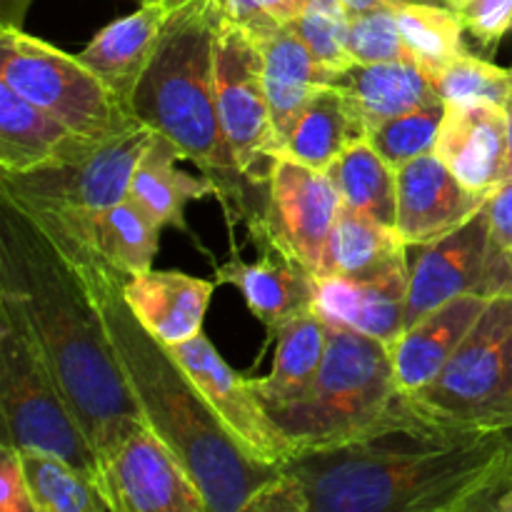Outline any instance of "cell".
<instances>
[{
  "instance_id": "6da1fadb",
  "label": "cell",
  "mask_w": 512,
  "mask_h": 512,
  "mask_svg": "<svg viewBox=\"0 0 512 512\" xmlns=\"http://www.w3.org/2000/svg\"><path fill=\"white\" fill-rule=\"evenodd\" d=\"M510 485L508 430L435 423L403 393L368 438L280 465L245 512L495 510Z\"/></svg>"
},
{
  "instance_id": "7a4b0ae2",
  "label": "cell",
  "mask_w": 512,
  "mask_h": 512,
  "mask_svg": "<svg viewBox=\"0 0 512 512\" xmlns=\"http://www.w3.org/2000/svg\"><path fill=\"white\" fill-rule=\"evenodd\" d=\"M0 290L23 308L103 465L148 420L80 273L38 223L5 195H0Z\"/></svg>"
},
{
  "instance_id": "3957f363",
  "label": "cell",
  "mask_w": 512,
  "mask_h": 512,
  "mask_svg": "<svg viewBox=\"0 0 512 512\" xmlns=\"http://www.w3.org/2000/svg\"><path fill=\"white\" fill-rule=\"evenodd\" d=\"M30 218L80 273L103 315L110 343L145 420L195 480L208 512L248 510L250 500L278 475V468L243 453L173 350L135 318L123 295L128 275L113 268L83 235L35 215Z\"/></svg>"
},
{
  "instance_id": "277c9868",
  "label": "cell",
  "mask_w": 512,
  "mask_h": 512,
  "mask_svg": "<svg viewBox=\"0 0 512 512\" xmlns=\"http://www.w3.org/2000/svg\"><path fill=\"white\" fill-rule=\"evenodd\" d=\"M220 18V0L175 5L130 110L138 123L173 140L180 155L213 180L230 223H235L248 220L243 188L248 178L235 163L215 103V30Z\"/></svg>"
},
{
  "instance_id": "5b68a950",
  "label": "cell",
  "mask_w": 512,
  "mask_h": 512,
  "mask_svg": "<svg viewBox=\"0 0 512 512\" xmlns=\"http://www.w3.org/2000/svg\"><path fill=\"white\" fill-rule=\"evenodd\" d=\"M400 395L393 350L358 330L330 325L328 350L313 385L293 403L265 410L303 455L368 438Z\"/></svg>"
},
{
  "instance_id": "8992f818",
  "label": "cell",
  "mask_w": 512,
  "mask_h": 512,
  "mask_svg": "<svg viewBox=\"0 0 512 512\" xmlns=\"http://www.w3.org/2000/svg\"><path fill=\"white\" fill-rule=\"evenodd\" d=\"M0 420V443L58 455L100 488L98 453L60 390L23 308L5 290H0Z\"/></svg>"
},
{
  "instance_id": "52a82bcc",
  "label": "cell",
  "mask_w": 512,
  "mask_h": 512,
  "mask_svg": "<svg viewBox=\"0 0 512 512\" xmlns=\"http://www.w3.org/2000/svg\"><path fill=\"white\" fill-rule=\"evenodd\" d=\"M410 403L460 430H512V293L490 298L438 378Z\"/></svg>"
},
{
  "instance_id": "ba28073f",
  "label": "cell",
  "mask_w": 512,
  "mask_h": 512,
  "mask_svg": "<svg viewBox=\"0 0 512 512\" xmlns=\"http://www.w3.org/2000/svg\"><path fill=\"white\" fill-rule=\"evenodd\" d=\"M153 138V128L135 123L68 160L40 165L30 173L0 175V195L38 218L85 230L95 215L128 198L135 165Z\"/></svg>"
},
{
  "instance_id": "9c48e42d",
  "label": "cell",
  "mask_w": 512,
  "mask_h": 512,
  "mask_svg": "<svg viewBox=\"0 0 512 512\" xmlns=\"http://www.w3.org/2000/svg\"><path fill=\"white\" fill-rule=\"evenodd\" d=\"M0 80L80 138H113L138 123L80 55L33 38L20 25L3 23L0 30Z\"/></svg>"
},
{
  "instance_id": "30bf717a",
  "label": "cell",
  "mask_w": 512,
  "mask_h": 512,
  "mask_svg": "<svg viewBox=\"0 0 512 512\" xmlns=\"http://www.w3.org/2000/svg\"><path fill=\"white\" fill-rule=\"evenodd\" d=\"M408 278L405 330L458 295L512 293V255L493 238L488 203L460 228L433 243L415 245Z\"/></svg>"
},
{
  "instance_id": "8fae6325",
  "label": "cell",
  "mask_w": 512,
  "mask_h": 512,
  "mask_svg": "<svg viewBox=\"0 0 512 512\" xmlns=\"http://www.w3.org/2000/svg\"><path fill=\"white\" fill-rule=\"evenodd\" d=\"M215 103L240 173L260 185L278 155L263 83V55L255 38L225 13L215 30Z\"/></svg>"
},
{
  "instance_id": "7c38bea8",
  "label": "cell",
  "mask_w": 512,
  "mask_h": 512,
  "mask_svg": "<svg viewBox=\"0 0 512 512\" xmlns=\"http://www.w3.org/2000/svg\"><path fill=\"white\" fill-rule=\"evenodd\" d=\"M263 183L265 210L248 220L250 233L258 245L275 248L315 275L340 213L333 180L325 170L278 153Z\"/></svg>"
},
{
  "instance_id": "4fadbf2b",
  "label": "cell",
  "mask_w": 512,
  "mask_h": 512,
  "mask_svg": "<svg viewBox=\"0 0 512 512\" xmlns=\"http://www.w3.org/2000/svg\"><path fill=\"white\" fill-rule=\"evenodd\" d=\"M170 350L248 458L280 468L298 455L288 435L275 425L255 390L250 388V380L240 378V373L220 358L203 333L185 343L170 345Z\"/></svg>"
},
{
  "instance_id": "5bb4252c",
  "label": "cell",
  "mask_w": 512,
  "mask_h": 512,
  "mask_svg": "<svg viewBox=\"0 0 512 512\" xmlns=\"http://www.w3.org/2000/svg\"><path fill=\"white\" fill-rule=\"evenodd\" d=\"M100 470L113 512H208L195 480L150 425L130 435Z\"/></svg>"
},
{
  "instance_id": "9a60e30c",
  "label": "cell",
  "mask_w": 512,
  "mask_h": 512,
  "mask_svg": "<svg viewBox=\"0 0 512 512\" xmlns=\"http://www.w3.org/2000/svg\"><path fill=\"white\" fill-rule=\"evenodd\" d=\"M488 193L465 188L435 153L420 155L398 170V230L408 248L445 238L473 218Z\"/></svg>"
},
{
  "instance_id": "2e32d148",
  "label": "cell",
  "mask_w": 512,
  "mask_h": 512,
  "mask_svg": "<svg viewBox=\"0 0 512 512\" xmlns=\"http://www.w3.org/2000/svg\"><path fill=\"white\" fill-rule=\"evenodd\" d=\"M433 153L475 193H493L508 170V115L490 100L445 103Z\"/></svg>"
},
{
  "instance_id": "e0dca14e",
  "label": "cell",
  "mask_w": 512,
  "mask_h": 512,
  "mask_svg": "<svg viewBox=\"0 0 512 512\" xmlns=\"http://www.w3.org/2000/svg\"><path fill=\"white\" fill-rule=\"evenodd\" d=\"M410 265L370 280L318 278L315 310L328 325L358 330L390 350L405 333Z\"/></svg>"
},
{
  "instance_id": "ac0fdd59",
  "label": "cell",
  "mask_w": 512,
  "mask_h": 512,
  "mask_svg": "<svg viewBox=\"0 0 512 512\" xmlns=\"http://www.w3.org/2000/svg\"><path fill=\"white\" fill-rule=\"evenodd\" d=\"M175 5H178L175 0L143 3L135 13L105 25L100 33H95L88 48L78 53L80 60L113 90L115 98L128 110L135 88L158 50Z\"/></svg>"
},
{
  "instance_id": "d6986e66",
  "label": "cell",
  "mask_w": 512,
  "mask_h": 512,
  "mask_svg": "<svg viewBox=\"0 0 512 512\" xmlns=\"http://www.w3.org/2000/svg\"><path fill=\"white\" fill-rule=\"evenodd\" d=\"M258 263H245L238 255L215 270V283L235 285L243 293L250 313L270 330L283 328L290 320L315 310L318 278L275 248H263Z\"/></svg>"
},
{
  "instance_id": "ffe728a7",
  "label": "cell",
  "mask_w": 512,
  "mask_h": 512,
  "mask_svg": "<svg viewBox=\"0 0 512 512\" xmlns=\"http://www.w3.org/2000/svg\"><path fill=\"white\" fill-rule=\"evenodd\" d=\"M488 303V295H458L405 330L400 343L393 348L395 378L405 395L420 393L438 378Z\"/></svg>"
},
{
  "instance_id": "44dd1931",
  "label": "cell",
  "mask_w": 512,
  "mask_h": 512,
  "mask_svg": "<svg viewBox=\"0 0 512 512\" xmlns=\"http://www.w3.org/2000/svg\"><path fill=\"white\" fill-rule=\"evenodd\" d=\"M215 283L178 270H148L123 280L125 303L153 338L178 345L203 333Z\"/></svg>"
},
{
  "instance_id": "7402d4cb",
  "label": "cell",
  "mask_w": 512,
  "mask_h": 512,
  "mask_svg": "<svg viewBox=\"0 0 512 512\" xmlns=\"http://www.w3.org/2000/svg\"><path fill=\"white\" fill-rule=\"evenodd\" d=\"M328 85L345 95L368 133L385 120L443 100L435 93L430 75L415 60L350 63L348 68L335 70Z\"/></svg>"
},
{
  "instance_id": "603a6c76",
  "label": "cell",
  "mask_w": 512,
  "mask_h": 512,
  "mask_svg": "<svg viewBox=\"0 0 512 512\" xmlns=\"http://www.w3.org/2000/svg\"><path fill=\"white\" fill-rule=\"evenodd\" d=\"M90 143L98 140L75 135L53 113L0 80V175L30 173L40 165L68 160Z\"/></svg>"
},
{
  "instance_id": "cb8c5ba5",
  "label": "cell",
  "mask_w": 512,
  "mask_h": 512,
  "mask_svg": "<svg viewBox=\"0 0 512 512\" xmlns=\"http://www.w3.org/2000/svg\"><path fill=\"white\" fill-rule=\"evenodd\" d=\"M255 43L263 55L265 95H268L270 120H273L280 153L298 115L303 113L315 90L328 85L333 73L310 55L308 45L300 40V35L290 25L263 35Z\"/></svg>"
},
{
  "instance_id": "d4e9b609",
  "label": "cell",
  "mask_w": 512,
  "mask_h": 512,
  "mask_svg": "<svg viewBox=\"0 0 512 512\" xmlns=\"http://www.w3.org/2000/svg\"><path fill=\"white\" fill-rule=\"evenodd\" d=\"M408 253L398 230L340 205L315 278H380L408 268Z\"/></svg>"
},
{
  "instance_id": "484cf974",
  "label": "cell",
  "mask_w": 512,
  "mask_h": 512,
  "mask_svg": "<svg viewBox=\"0 0 512 512\" xmlns=\"http://www.w3.org/2000/svg\"><path fill=\"white\" fill-rule=\"evenodd\" d=\"M183 158L178 145L165 135L155 133L153 143L148 145L135 165L133 180H130L128 198L145 210L160 228H183L185 208L193 200L205 195H218L215 183L210 178H195L178 168V160Z\"/></svg>"
},
{
  "instance_id": "4316f807",
  "label": "cell",
  "mask_w": 512,
  "mask_h": 512,
  "mask_svg": "<svg viewBox=\"0 0 512 512\" xmlns=\"http://www.w3.org/2000/svg\"><path fill=\"white\" fill-rule=\"evenodd\" d=\"M328 335L330 325L320 318L318 310H310L275 330L273 368L265 378L250 380V388L263 408L293 403L313 385L328 350Z\"/></svg>"
},
{
  "instance_id": "83f0119b",
  "label": "cell",
  "mask_w": 512,
  "mask_h": 512,
  "mask_svg": "<svg viewBox=\"0 0 512 512\" xmlns=\"http://www.w3.org/2000/svg\"><path fill=\"white\" fill-rule=\"evenodd\" d=\"M363 138H368V130L353 105L333 85H323L298 115L280 153L315 170H328Z\"/></svg>"
},
{
  "instance_id": "f1b7e54d",
  "label": "cell",
  "mask_w": 512,
  "mask_h": 512,
  "mask_svg": "<svg viewBox=\"0 0 512 512\" xmlns=\"http://www.w3.org/2000/svg\"><path fill=\"white\" fill-rule=\"evenodd\" d=\"M325 173L333 180L340 205L395 228L398 223V170L383 160L368 138L350 145Z\"/></svg>"
},
{
  "instance_id": "f546056e",
  "label": "cell",
  "mask_w": 512,
  "mask_h": 512,
  "mask_svg": "<svg viewBox=\"0 0 512 512\" xmlns=\"http://www.w3.org/2000/svg\"><path fill=\"white\" fill-rule=\"evenodd\" d=\"M48 223H53V220H48ZM60 228H65V225H60ZM160 230L163 228L140 205L125 198L118 205H113V208L95 215L88 223V228L73 230V233L83 235L113 268H118L128 278H135V275L153 270V260L158 255Z\"/></svg>"
},
{
  "instance_id": "4dcf8cb0",
  "label": "cell",
  "mask_w": 512,
  "mask_h": 512,
  "mask_svg": "<svg viewBox=\"0 0 512 512\" xmlns=\"http://www.w3.org/2000/svg\"><path fill=\"white\" fill-rule=\"evenodd\" d=\"M38 512H113L103 490L78 468L43 450H18Z\"/></svg>"
},
{
  "instance_id": "1f68e13d",
  "label": "cell",
  "mask_w": 512,
  "mask_h": 512,
  "mask_svg": "<svg viewBox=\"0 0 512 512\" xmlns=\"http://www.w3.org/2000/svg\"><path fill=\"white\" fill-rule=\"evenodd\" d=\"M398 23L410 58L430 75V80L458 55L468 53L463 45V23L448 5L410 0L398 5Z\"/></svg>"
},
{
  "instance_id": "d6a6232c",
  "label": "cell",
  "mask_w": 512,
  "mask_h": 512,
  "mask_svg": "<svg viewBox=\"0 0 512 512\" xmlns=\"http://www.w3.org/2000/svg\"><path fill=\"white\" fill-rule=\"evenodd\" d=\"M443 115L445 100H435V103L423 105V108H415L410 113L398 115V118L385 120L383 125L370 130L368 140L383 155L385 163L400 170L410 160L433 153Z\"/></svg>"
},
{
  "instance_id": "836d02e7",
  "label": "cell",
  "mask_w": 512,
  "mask_h": 512,
  "mask_svg": "<svg viewBox=\"0 0 512 512\" xmlns=\"http://www.w3.org/2000/svg\"><path fill=\"white\" fill-rule=\"evenodd\" d=\"M350 15L353 10L343 0H308L303 13L290 23V28L308 45L310 55L330 73L353 63L348 50Z\"/></svg>"
},
{
  "instance_id": "e575fe53",
  "label": "cell",
  "mask_w": 512,
  "mask_h": 512,
  "mask_svg": "<svg viewBox=\"0 0 512 512\" xmlns=\"http://www.w3.org/2000/svg\"><path fill=\"white\" fill-rule=\"evenodd\" d=\"M433 85L435 93L445 103L490 100V103L505 105L512 90V68H500L490 60L463 53L435 75Z\"/></svg>"
},
{
  "instance_id": "d590c367",
  "label": "cell",
  "mask_w": 512,
  "mask_h": 512,
  "mask_svg": "<svg viewBox=\"0 0 512 512\" xmlns=\"http://www.w3.org/2000/svg\"><path fill=\"white\" fill-rule=\"evenodd\" d=\"M348 50L353 63L413 60L403 40V33H400L398 5L350 15Z\"/></svg>"
},
{
  "instance_id": "8d00e7d4",
  "label": "cell",
  "mask_w": 512,
  "mask_h": 512,
  "mask_svg": "<svg viewBox=\"0 0 512 512\" xmlns=\"http://www.w3.org/2000/svg\"><path fill=\"white\" fill-rule=\"evenodd\" d=\"M220 3H223V13L235 25L258 40L293 23L303 13L308 0H220Z\"/></svg>"
},
{
  "instance_id": "74e56055",
  "label": "cell",
  "mask_w": 512,
  "mask_h": 512,
  "mask_svg": "<svg viewBox=\"0 0 512 512\" xmlns=\"http://www.w3.org/2000/svg\"><path fill=\"white\" fill-rule=\"evenodd\" d=\"M455 13L465 33L473 35L488 53L512 30V0H468Z\"/></svg>"
},
{
  "instance_id": "f35d334b",
  "label": "cell",
  "mask_w": 512,
  "mask_h": 512,
  "mask_svg": "<svg viewBox=\"0 0 512 512\" xmlns=\"http://www.w3.org/2000/svg\"><path fill=\"white\" fill-rule=\"evenodd\" d=\"M0 512H38L18 450L0 443Z\"/></svg>"
},
{
  "instance_id": "ab89813d",
  "label": "cell",
  "mask_w": 512,
  "mask_h": 512,
  "mask_svg": "<svg viewBox=\"0 0 512 512\" xmlns=\"http://www.w3.org/2000/svg\"><path fill=\"white\" fill-rule=\"evenodd\" d=\"M488 213L495 243L512 255V180L490 193Z\"/></svg>"
},
{
  "instance_id": "60d3db41",
  "label": "cell",
  "mask_w": 512,
  "mask_h": 512,
  "mask_svg": "<svg viewBox=\"0 0 512 512\" xmlns=\"http://www.w3.org/2000/svg\"><path fill=\"white\" fill-rule=\"evenodd\" d=\"M353 13H365V10H375V8H395V5L410 3V0H343Z\"/></svg>"
},
{
  "instance_id": "b9f144b4",
  "label": "cell",
  "mask_w": 512,
  "mask_h": 512,
  "mask_svg": "<svg viewBox=\"0 0 512 512\" xmlns=\"http://www.w3.org/2000/svg\"><path fill=\"white\" fill-rule=\"evenodd\" d=\"M505 115H508V170H505L503 183H508V180H512V90L508 100H505Z\"/></svg>"
},
{
  "instance_id": "7bdbcfd3",
  "label": "cell",
  "mask_w": 512,
  "mask_h": 512,
  "mask_svg": "<svg viewBox=\"0 0 512 512\" xmlns=\"http://www.w3.org/2000/svg\"><path fill=\"white\" fill-rule=\"evenodd\" d=\"M495 510H498V512H512V485L508 490H505L503 495H500L498 503H495Z\"/></svg>"
},
{
  "instance_id": "ee69618b",
  "label": "cell",
  "mask_w": 512,
  "mask_h": 512,
  "mask_svg": "<svg viewBox=\"0 0 512 512\" xmlns=\"http://www.w3.org/2000/svg\"><path fill=\"white\" fill-rule=\"evenodd\" d=\"M430 3H443V5H448V8H460V5L463 3H468V0H430Z\"/></svg>"
},
{
  "instance_id": "f6af8a7d",
  "label": "cell",
  "mask_w": 512,
  "mask_h": 512,
  "mask_svg": "<svg viewBox=\"0 0 512 512\" xmlns=\"http://www.w3.org/2000/svg\"><path fill=\"white\" fill-rule=\"evenodd\" d=\"M140 3H155V0H140Z\"/></svg>"
},
{
  "instance_id": "bcb514c9",
  "label": "cell",
  "mask_w": 512,
  "mask_h": 512,
  "mask_svg": "<svg viewBox=\"0 0 512 512\" xmlns=\"http://www.w3.org/2000/svg\"><path fill=\"white\" fill-rule=\"evenodd\" d=\"M508 435H510V438H512V430H508Z\"/></svg>"
},
{
  "instance_id": "7dc6e473",
  "label": "cell",
  "mask_w": 512,
  "mask_h": 512,
  "mask_svg": "<svg viewBox=\"0 0 512 512\" xmlns=\"http://www.w3.org/2000/svg\"><path fill=\"white\" fill-rule=\"evenodd\" d=\"M175 3H183V0H175Z\"/></svg>"
}]
</instances>
